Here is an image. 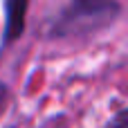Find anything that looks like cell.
I'll return each mask as SVG.
<instances>
[{
    "instance_id": "6da1fadb",
    "label": "cell",
    "mask_w": 128,
    "mask_h": 128,
    "mask_svg": "<svg viewBox=\"0 0 128 128\" xmlns=\"http://www.w3.org/2000/svg\"><path fill=\"white\" fill-rule=\"evenodd\" d=\"M122 16L119 0H70L50 27L52 38H74L101 32Z\"/></svg>"
},
{
    "instance_id": "7a4b0ae2",
    "label": "cell",
    "mask_w": 128,
    "mask_h": 128,
    "mask_svg": "<svg viewBox=\"0 0 128 128\" xmlns=\"http://www.w3.org/2000/svg\"><path fill=\"white\" fill-rule=\"evenodd\" d=\"M2 7H4V29H2L0 52L4 47H9L11 43H16L25 34L29 0H2Z\"/></svg>"
},
{
    "instance_id": "3957f363",
    "label": "cell",
    "mask_w": 128,
    "mask_h": 128,
    "mask_svg": "<svg viewBox=\"0 0 128 128\" xmlns=\"http://www.w3.org/2000/svg\"><path fill=\"white\" fill-rule=\"evenodd\" d=\"M106 128H128V122H126V108H119L115 112V117H110L108 126Z\"/></svg>"
},
{
    "instance_id": "277c9868",
    "label": "cell",
    "mask_w": 128,
    "mask_h": 128,
    "mask_svg": "<svg viewBox=\"0 0 128 128\" xmlns=\"http://www.w3.org/2000/svg\"><path fill=\"white\" fill-rule=\"evenodd\" d=\"M7 94H9L7 86H4V83H0V110H4V101H7Z\"/></svg>"
}]
</instances>
